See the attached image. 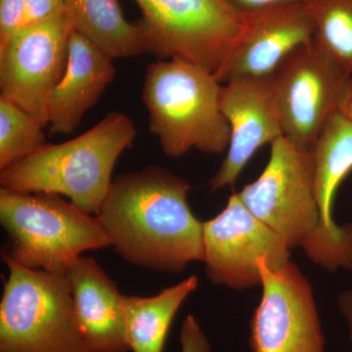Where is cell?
<instances>
[{
  "mask_svg": "<svg viewBox=\"0 0 352 352\" xmlns=\"http://www.w3.org/2000/svg\"><path fill=\"white\" fill-rule=\"evenodd\" d=\"M189 190L157 166L116 177L97 217L120 258L170 274L204 261L203 222L190 208Z\"/></svg>",
  "mask_w": 352,
  "mask_h": 352,
  "instance_id": "1",
  "label": "cell"
},
{
  "mask_svg": "<svg viewBox=\"0 0 352 352\" xmlns=\"http://www.w3.org/2000/svg\"><path fill=\"white\" fill-rule=\"evenodd\" d=\"M238 195L289 250L302 249L312 263L330 272L352 270V223L336 233L324 226L315 194L312 150L278 138L261 175Z\"/></svg>",
  "mask_w": 352,
  "mask_h": 352,
  "instance_id": "2",
  "label": "cell"
},
{
  "mask_svg": "<svg viewBox=\"0 0 352 352\" xmlns=\"http://www.w3.org/2000/svg\"><path fill=\"white\" fill-rule=\"evenodd\" d=\"M138 135L126 113L111 112L89 131L60 144H46L0 171L1 188L67 197L98 214L113 184L118 160Z\"/></svg>",
  "mask_w": 352,
  "mask_h": 352,
  "instance_id": "3",
  "label": "cell"
},
{
  "mask_svg": "<svg viewBox=\"0 0 352 352\" xmlns=\"http://www.w3.org/2000/svg\"><path fill=\"white\" fill-rule=\"evenodd\" d=\"M222 85L214 74L179 60H157L146 71L142 98L150 131L170 157L192 149L221 154L230 126L220 109Z\"/></svg>",
  "mask_w": 352,
  "mask_h": 352,
  "instance_id": "4",
  "label": "cell"
},
{
  "mask_svg": "<svg viewBox=\"0 0 352 352\" xmlns=\"http://www.w3.org/2000/svg\"><path fill=\"white\" fill-rule=\"evenodd\" d=\"M0 223L2 258L51 274L65 275L83 252L112 245L97 215L58 194L0 188Z\"/></svg>",
  "mask_w": 352,
  "mask_h": 352,
  "instance_id": "5",
  "label": "cell"
},
{
  "mask_svg": "<svg viewBox=\"0 0 352 352\" xmlns=\"http://www.w3.org/2000/svg\"><path fill=\"white\" fill-rule=\"evenodd\" d=\"M2 261L9 274L0 302V352H95L65 275Z\"/></svg>",
  "mask_w": 352,
  "mask_h": 352,
  "instance_id": "6",
  "label": "cell"
},
{
  "mask_svg": "<svg viewBox=\"0 0 352 352\" xmlns=\"http://www.w3.org/2000/svg\"><path fill=\"white\" fill-rule=\"evenodd\" d=\"M146 53L217 74L239 43L250 15L226 0H135Z\"/></svg>",
  "mask_w": 352,
  "mask_h": 352,
  "instance_id": "7",
  "label": "cell"
},
{
  "mask_svg": "<svg viewBox=\"0 0 352 352\" xmlns=\"http://www.w3.org/2000/svg\"><path fill=\"white\" fill-rule=\"evenodd\" d=\"M271 76L284 138L311 150L352 76L312 39Z\"/></svg>",
  "mask_w": 352,
  "mask_h": 352,
  "instance_id": "8",
  "label": "cell"
},
{
  "mask_svg": "<svg viewBox=\"0 0 352 352\" xmlns=\"http://www.w3.org/2000/svg\"><path fill=\"white\" fill-rule=\"evenodd\" d=\"M74 31L68 14L24 25L0 43V91L38 120L48 124V101L68 61Z\"/></svg>",
  "mask_w": 352,
  "mask_h": 352,
  "instance_id": "9",
  "label": "cell"
},
{
  "mask_svg": "<svg viewBox=\"0 0 352 352\" xmlns=\"http://www.w3.org/2000/svg\"><path fill=\"white\" fill-rule=\"evenodd\" d=\"M263 294L250 329L252 352H325L311 284L296 264L258 261Z\"/></svg>",
  "mask_w": 352,
  "mask_h": 352,
  "instance_id": "10",
  "label": "cell"
},
{
  "mask_svg": "<svg viewBox=\"0 0 352 352\" xmlns=\"http://www.w3.org/2000/svg\"><path fill=\"white\" fill-rule=\"evenodd\" d=\"M204 261L212 283L243 291L261 286L258 261L279 267L291 250L272 229L250 212L238 193L214 219L203 222Z\"/></svg>",
  "mask_w": 352,
  "mask_h": 352,
  "instance_id": "11",
  "label": "cell"
},
{
  "mask_svg": "<svg viewBox=\"0 0 352 352\" xmlns=\"http://www.w3.org/2000/svg\"><path fill=\"white\" fill-rule=\"evenodd\" d=\"M220 109L231 135L226 157L208 182L212 192L233 187L259 148L284 136L271 76L222 85Z\"/></svg>",
  "mask_w": 352,
  "mask_h": 352,
  "instance_id": "12",
  "label": "cell"
},
{
  "mask_svg": "<svg viewBox=\"0 0 352 352\" xmlns=\"http://www.w3.org/2000/svg\"><path fill=\"white\" fill-rule=\"evenodd\" d=\"M249 15L245 34L214 75L221 85L271 76L294 50L314 39V21L305 0Z\"/></svg>",
  "mask_w": 352,
  "mask_h": 352,
  "instance_id": "13",
  "label": "cell"
},
{
  "mask_svg": "<svg viewBox=\"0 0 352 352\" xmlns=\"http://www.w3.org/2000/svg\"><path fill=\"white\" fill-rule=\"evenodd\" d=\"M113 60L74 30L66 69L48 101V124L53 133L69 135L78 129L85 113L115 80Z\"/></svg>",
  "mask_w": 352,
  "mask_h": 352,
  "instance_id": "14",
  "label": "cell"
},
{
  "mask_svg": "<svg viewBox=\"0 0 352 352\" xmlns=\"http://www.w3.org/2000/svg\"><path fill=\"white\" fill-rule=\"evenodd\" d=\"M78 318L95 352H129L117 283L94 258L80 256L65 274Z\"/></svg>",
  "mask_w": 352,
  "mask_h": 352,
  "instance_id": "15",
  "label": "cell"
},
{
  "mask_svg": "<svg viewBox=\"0 0 352 352\" xmlns=\"http://www.w3.org/2000/svg\"><path fill=\"white\" fill-rule=\"evenodd\" d=\"M198 285V278L190 276L156 296L122 295V314L129 351L163 352L175 314Z\"/></svg>",
  "mask_w": 352,
  "mask_h": 352,
  "instance_id": "16",
  "label": "cell"
},
{
  "mask_svg": "<svg viewBox=\"0 0 352 352\" xmlns=\"http://www.w3.org/2000/svg\"><path fill=\"white\" fill-rule=\"evenodd\" d=\"M311 150L322 220L329 231L340 232L344 226L333 220V205L337 190L352 171V122L339 109L330 116Z\"/></svg>",
  "mask_w": 352,
  "mask_h": 352,
  "instance_id": "17",
  "label": "cell"
},
{
  "mask_svg": "<svg viewBox=\"0 0 352 352\" xmlns=\"http://www.w3.org/2000/svg\"><path fill=\"white\" fill-rule=\"evenodd\" d=\"M74 30L109 56L145 54L142 32L124 17L118 0H64Z\"/></svg>",
  "mask_w": 352,
  "mask_h": 352,
  "instance_id": "18",
  "label": "cell"
},
{
  "mask_svg": "<svg viewBox=\"0 0 352 352\" xmlns=\"http://www.w3.org/2000/svg\"><path fill=\"white\" fill-rule=\"evenodd\" d=\"M314 41L352 76V0H305Z\"/></svg>",
  "mask_w": 352,
  "mask_h": 352,
  "instance_id": "19",
  "label": "cell"
},
{
  "mask_svg": "<svg viewBox=\"0 0 352 352\" xmlns=\"http://www.w3.org/2000/svg\"><path fill=\"white\" fill-rule=\"evenodd\" d=\"M43 127L24 109L0 95V171L47 144Z\"/></svg>",
  "mask_w": 352,
  "mask_h": 352,
  "instance_id": "20",
  "label": "cell"
},
{
  "mask_svg": "<svg viewBox=\"0 0 352 352\" xmlns=\"http://www.w3.org/2000/svg\"><path fill=\"white\" fill-rule=\"evenodd\" d=\"M64 13V0H25L22 27L38 24Z\"/></svg>",
  "mask_w": 352,
  "mask_h": 352,
  "instance_id": "21",
  "label": "cell"
},
{
  "mask_svg": "<svg viewBox=\"0 0 352 352\" xmlns=\"http://www.w3.org/2000/svg\"><path fill=\"white\" fill-rule=\"evenodd\" d=\"M25 0H0V43L23 25Z\"/></svg>",
  "mask_w": 352,
  "mask_h": 352,
  "instance_id": "22",
  "label": "cell"
},
{
  "mask_svg": "<svg viewBox=\"0 0 352 352\" xmlns=\"http://www.w3.org/2000/svg\"><path fill=\"white\" fill-rule=\"evenodd\" d=\"M180 344L182 352H212L207 335L193 315H188L183 321Z\"/></svg>",
  "mask_w": 352,
  "mask_h": 352,
  "instance_id": "23",
  "label": "cell"
},
{
  "mask_svg": "<svg viewBox=\"0 0 352 352\" xmlns=\"http://www.w3.org/2000/svg\"><path fill=\"white\" fill-rule=\"evenodd\" d=\"M231 6L245 14L258 12L268 7L302 0H226Z\"/></svg>",
  "mask_w": 352,
  "mask_h": 352,
  "instance_id": "24",
  "label": "cell"
},
{
  "mask_svg": "<svg viewBox=\"0 0 352 352\" xmlns=\"http://www.w3.org/2000/svg\"><path fill=\"white\" fill-rule=\"evenodd\" d=\"M338 307L349 327V338L352 342V289L342 292L338 296Z\"/></svg>",
  "mask_w": 352,
  "mask_h": 352,
  "instance_id": "25",
  "label": "cell"
},
{
  "mask_svg": "<svg viewBox=\"0 0 352 352\" xmlns=\"http://www.w3.org/2000/svg\"><path fill=\"white\" fill-rule=\"evenodd\" d=\"M339 110L352 122V78L347 83L344 94L342 95Z\"/></svg>",
  "mask_w": 352,
  "mask_h": 352,
  "instance_id": "26",
  "label": "cell"
}]
</instances>
